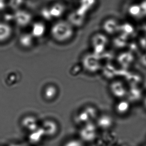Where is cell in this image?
I'll return each mask as SVG.
<instances>
[{
	"instance_id": "cell-17",
	"label": "cell",
	"mask_w": 146,
	"mask_h": 146,
	"mask_svg": "<svg viewBox=\"0 0 146 146\" xmlns=\"http://www.w3.org/2000/svg\"><path fill=\"white\" fill-rule=\"evenodd\" d=\"M135 33V28L132 24L128 23H124L120 24L119 32L120 35H122L126 38L132 36Z\"/></svg>"
},
{
	"instance_id": "cell-15",
	"label": "cell",
	"mask_w": 146,
	"mask_h": 146,
	"mask_svg": "<svg viewBox=\"0 0 146 146\" xmlns=\"http://www.w3.org/2000/svg\"><path fill=\"white\" fill-rule=\"evenodd\" d=\"M34 36L31 33H24L19 38V43L23 47L30 48L32 47L34 43Z\"/></svg>"
},
{
	"instance_id": "cell-25",
	"label": "cell",
	"mask_w": 146,
	"mask_h": 146,
	"mask_svg": "<svg viewBox=\"0 0 146 146\" xmlns=\"http://www.w3.org/2000/svg\"><path fill=\"white\" fill-rule=\"evenodd\" d=\"M143 105L145 109H146V95L144 96L143 99Z\"/></svg>"
},
{
	"instance_id": "cell-22",
	"label": "cell",
	"mask_w": 146,
	"mask_h": 146,
	"mask_svg": "<svg viewBox=\"0 0 146 146\" xmlns=\"http://www.w3.org/2000/svg\"><path fill=\"white\" fill-rule=\"evenodd\" d=\"M67 146H84L81 140H72L68 143Z\"/></svg>"
},
{
	"instance_id": "cell-6",
	"label": "cell",
	"mask_w": 146,
	"mask_h": 146,
	"mask_svg": "<svg viewBox=\"0 0 146 146\" xmlns=\"http://www.w3.org/2000/svg\"><path fill=\"white\" fill-rule=\"evenodd\" d=\"M99 130L107 131L114 126V120L112 116L109 114L99 115L95 122Z\"/></svg>"
},
{
	"instance_id": "cell-12",
	"label": "cell",
	"mask_w": 146,
	"mask_h": 146,
	"mask_svg": "<svg viewBox=\"0 0 146 146\" xmlns=\"http://www.w3.org/2000/svg\"><path fill=\"white\" fill-rule=\"evenodd\" d=\"M46 29L45 25L43 23L36 22L32 25L30 33L34 38H40L45 34Z\"/></svg>"
},
{
	"instance_id": "cell-5",
	"label": "cell",
	"mask_w": 146,
	"mask_h": 146,
	"mask_svg": "<svg viewBox=\"0 0 146 146\" xmlns=\"http://www.w3.org/2000/svg\"><path fill=\"white\" fill-rule=\"evenodd\" d=\"M83 67L89 72L95 73L101 68V63L95 54L86 55L83 58Z\"/></svg>"
},
{
	"instance_id": "cell-9",
	"label": "cell",
	"mask_w": 146,
	"mask_h": 146,
	"mask_svg": "<svg viewBox=\"0 0 146 146\" xmlns=\"http://www.w3.org/2000/svg\"><path fill=\"white\" fill-rule=\"evenodd\" d=\"M92 45L94 49L95 50L94 54L98 56L104 47L107 44L108 39L106 37V35L102 34H97L95 35L92 39Z\"/></svg>"
},
{
	"instance_id": "cell-13",
	"label": "cell",
	"mask_w": 146,
	"mask_h": 146,
	"mask_svg": "<svg viewBox=\"0 0 146 146\" xmlns=\"http://www.w3.org/2000/svg\"><path fill=\"white\" fill-rule=\"evenodd\" d=\"M85 14L80 12L78 10L71 13L68 17V22L74 27V26H80L84 21Z\"/></svg>"
},
{
	"instance_id": "cell-20",
	"label": "cell",
	"mask_w": 146,
	"mask_h": 146,
	"mask_svg": "<svg viewBox=\"0 0 146 146\" xmlns=\"http://www.w3.org/2000/svg\"><path fill=\"white\" fill-rule=\"evenodd\" d=\"M56 94H57V90L55 87H53L52 86H49L45 90V97L47 98V99H53V98L55 97Z\"/></svg>"
},
{
	"instance_id": "cell-24",
	"label": "cell",
	"mask_w": 146,
	"mask_h": 146,
	"mask_svg": "<svg viewBox=\"0 0 146 146\" xmlns=\"http://www.w3.org/2000/svg\"><path fill=\"white\" fill-rule=\"evenodd\" d=\"M42 15L44 18L47 19V20H51L52 19L50 12H49V9H44L42 12Z\"/></svg>"
},
{
	"instance_id": "cell-7",
	"label": "cell",
	"mask_w": 146,
	"mask_h": 146,
	"mask_svg": "<svg viewBox=\"0 0 146 146\" xmlns=\"http://www.w3.org/2000/svg\"><path fill=\"white\" fill-rule=\"evenodd\" d=\"M120 23L116 19L108 18L104 21L102 24V29L104 34L114 35L119 32Z\"/></svg>"
},
{
	"instance_id": "cell-21",
	"label": "cell",
	"mask_w": 146,
	"mask_h": 146,
	"mask_svg": "<svg viewBox=\"0 0 146 146\" xmlns=\"http://www.w3.org/2000/svg\"><path fill=\"white\" fill-rule=\"evenodd\" d=\"M24 2V0H9V5L13 10H16L20 7Z\"/></svg>"
},
{
	"instance_id": "cell-23",
	"label": "cell",
	"mask_w": 146,
	"mask_h": 146,
	"mask_svg": "<svg viewBox=\"0 0 146 146\" xmlns=\"http://www.w3.org/2000/svg\"><path fill=\"white\" fill-rule=\"evenodd\" d=\"M140 7L142 10V14L144 17H146V0H144L139 3Z\"/></svg>"
},
{
	"instance_id": "cell-14",
	"label": "cell",
	"mask_w": 146,
	"mask_h": 146,
	"mask_svg": "<svg viewBox=\"0 0 146 146\" xmlns=\"http://www.w3.org/2000/svg\"><path fill=\"white\" fill-rule=\"evenodd\" d=\"M128 14L131 18L139 20L144 17L142 14V10L139 3H134L130 5L127 11Z\"/></svg>"
},
{
	"instance_id": "cell-27",
	"label": "cell",
	"mask_w": 146,
	"mask_h": 146,
	"mask_svg": "<svg viewBox=\"0 0 146 146\" xmlns=\"http://www.w3.org/2000/svg\"><path fill=\"white\" fill-rule=\"evenodd\" d=\"M3 0H0V9L3 8L4 7V4H3Z\"/></svg>"
},
{
	"instance_id": "cell-19",
	"label": "cell",
	"mask_w": 146,
	"mask_h": 146,
	"mask_svg": "<svg viewBox=\"0 0 146 146\" xmlns=\"http://www.w3.org/2000/svg\"><path fill=\"white\" fill-rule=\"evenodd\" d=\"M127 38H126V36H124L122 35H120V37L119 36L118 37H116V39H115L113 43L115 47L120 48L124 47L125 46L127 45Z\"/></svg>"
},
{
	"instance_id": "cell-4",
	"label": "cell",
	"mask_w": 146,
	"mask_h": 146,
	"mask_svg": "<svg viewBox=\"0 0 146 146\" xmlns=\"http://www.w3.org/2000/svg\"><path fill=\"white\" fill-rule=\"evenodd\" d=\"M128 89L129 87L122 80H114L110 84V93L113 96L119 100L126 99Z\"/></svg>"
},
{
	"instance_id": "cell-3",
	"label": "cell",
	"mask_w": 146,
	"mask_h": 146,
	"mask_svg": "<svg viewBox=\"0 0 146 146\" xmlns=\"http://www.w3.org/2000/svg\"><path fill=\"white\" fill-rule=\"evenodd\" d=\"M98 116L97 110L95 107L87 106L78 113L77 119L80 124L83 126L88 123L94 122Z\"/></svg>"
},
{
	"instance_id": "cell-10",
	"label": "cell",
	"mask_w": 146,
	"mask_h": 146,
	"mask_svg": "<svg viewBox=\"0 0 146 146\" xmlns=\"http://www.w3.org/2000/svg\"><path fill=\"white\" fill-rule=\"evenodd\" d=\"M143 91L139 86H133L129 87L126 99L131 103H136L141 100H143Z\"/></svg>"
},
{
	"instance_id": "cell-26",
	"label": "cell",
	"mask_w": 146,
	"mask_h": 146,
	"mask_svg": "<svg viewBox=\"0 0 146 146\" xmlns=\"http://www.w3.org/2000/svg\"><path fill=\"white\" fill-rule=\"evenodd\" d=\"M142 30L144 31L145 34H146V22L144 23V24L142 25Z\"/></svg>"
},
{
	"instance_id": "cell-18",
	"label": "cell",
	"mask_w": 146,
	"mask_h": 146,
	"mask_svg": "<svg viewBox=\"0 0 146 146\" xmlns=\"http://www.w3.org/2000/svg\"><path fill=\"white\" fill-rule=\"evenodd\" d=\"M49 12L52 18H58L64 14L65 7L61 4H55L49 9Z\"/></svg>"
},
{
	"instance_id": "cell-1",
	"label": "cell",
	"mask_w": 146,
	"mask_h": 146,
	"mask_svg": "<svg viewBox=\"0 0 146 146\" xmlns=\"http://www.w3.org/2000/svg\"><path fill=\"white\" fill-rule=\"evenodd\" d=\"M74 33V27L66 21L56 23L51 28V36L53 39L59 42H64L71 39Z\"/></svg>"
},
{
	"instance_id": "cell-8",
	"label": "cell",
	"mask_w": 146,
	"mask_h": 146,
	"mask_svg": "<svg viewBox=\"0 0 146 146\" xmlns=\"http://www.w3.org/2000/svg\"><path fill=\"white\" fill-rule=\"evenodd\" d=\"M13 19L19 26L24 27L30 24L32 17L30 13L24 10L17 11L13 16Z\"/></svg>"
},
{
	"instance_id": "cell-2",
	"label": "cell",
	"mask_w": 146,
	"mask_h": 146,
	"mask_svg": "<svg viewBox=\"0 0 146 146\" xmlns=\"http://www.w3.org/2000/svg\"><path fill=\"white\" fill-rule=\"evenodd\" d=\"M98 128L95 122L84 125L79 131L80 137L83 142L91 143L97 138Z\"/></svg>"
},
{
	"instance_id": "cell-28",
	"label": "cell",
	"mask_w": 146,
	"mask_h": 146,
	"mask_svg": "<svg viewBox=\"0 0 146 146\" xmlns=\"http://www.w3.org/2000/svg\"><path fill=\"white\" fill-rule=\"evenodd\" d=\"M114 146V145H106V146Z\"/></svg>"
},
{
	"instance_id": "cell-16",
	"label": "cell",
	"mask_w": 146,
	"mask_h": 146,
	"mask_svg": "<svg viewBox=\"0 0 146 146\" xmlns=\"http://www.w3.org/2000/svg\"><path fill=\"white\" fill-rule=\"evenodd\" d=\"M12 33V29L6 23L0 22V42L6 41L9 38Z\"/></svg>"
},
{
	"instance_id": "cell-11",
	"label": "cell",
	"mask_w": 146,
	"mask_h": 146,
	"mask_svg": "<svg viewBox=\"0 0 146 146\" xmlns=\"http://www.w3.org/2000/svg\"><path fill=\"white\" fill-rule=\"evenodd\" d=\"M131 103L126 99L119 100L115 106V111L118 115L126 116L130 112Z\"/></svg>"
}]
</instances>
